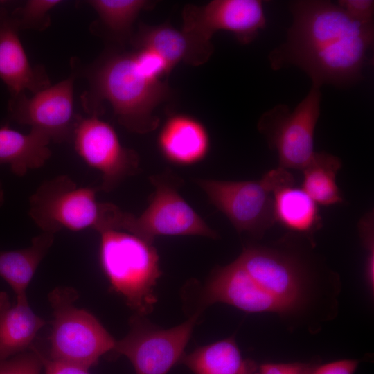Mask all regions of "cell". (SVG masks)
<instances>
[{
    "mask_svg": "<svg viewBox=\"0 0 374 374\" xmlns=\"http://www.w3.org/2000/svg\"><path fill=\"white\" fill-rule=\"evenodd\" d=\"M341 159L326 152H315L302 170L301 188L318 204L332 206L344 202V197L336 182L341 168Z\"/></svg>",
    "mask_w": 374,
    "mask_h": 374,
    "instance_id": "22",
    "label": "cell"
},
{
    "mask_svg": "<svg viewBox=\"0 0 374 374\" xmlns=\"http://www.w3.org/2000/svg\"><path fill=\"white\" fill-rule=\"evenodd\" d=\"M10 305L8 294L6 292H0V317Z\"/></svg>",
    "mask_w": 374,
    "mask_h": 374,
    "instance_id": "32",
    "label": "cell"
},
{
    "mask_svg": "<svg viewBox=\"0 0 374 374\" xmlns=\"http://www.w3.org/2000/svg\"><path fill=\"white\" fill-rule=\"evenodd\" d=\"M62 2L60 0H28L10 15L19 30L43 31L51 25L50 10Z\"/></svg>",
    "mask_w": 374,
    "mask_h": 374,
    "instance_id": "24",
    "label": "cell"
},
{
    "mask_svg": "<svg viewBox=\"0 0 374 374\" xmlns=\"http://www.w3.org/2000/svg\"><path fill=\"white\" fill-rule=\"evenodd\" d=\"M45 323L29 305L26 294L17 296L15 304L0 317V361L31 348Z\"/></svg>",
    "mask_w": 374,
    "mask_h": 374,
    "instance_id": "19",
    "label": "cell"
},
{
    "mask_svg": "<svg viewBox=\"0 0 374 374\" xmlns=\"http://www.w3.org/2000/svg\"><path fill=\"white\" fill-rule=\"evenodd\" d=\"M73 66V65H72ZM74 73L84 75L89 89L81 96L87 115L100 116L103 102L112 105L118 123L130 132L145 134L154 130L159 118L155 109L170 95L166 82L146 76L138 66L134 52L111 51Z\"/></svg>",
    "mask_w": 374,
    "mask_h": 374,
    "instance_id": "3",
    "label": "cell"
},
{
    "mask_svg": "<svg viewBox=\"0 0 374 374\" xmlns=\"http://www.w3.org/2000/svg\"><path fill=\"white\" fill-rule=\"evenodd\" d=\"M50 139L30 130L24 134L10 128L8 123L0 127V166L8 164L17 176L42 167L51 156Z\"/></svg>",
    "mask_w": 374,
    "mask_h": 374,
    "instance_id": "17",
    "label": "cell"
},
{
    "mask_svg": "<svg viewBox=\"0 0 374 374\" xmlns=\"http://www.w3.org/2000/svg\"><path fill=\"white\" fill-rule=\"evenodd\" d=\"M197 182L239 233L261 238L276 222L274 191L294 185L295 180L287 170L278 167L255 181L199 179Z\"/></svg>",
    "mask_w": 374,
    "mask_h": 374,
    "instance_id": "7",
    "label": "cell"
},
{
    "mask_svg": "<svg viewBox=\"0 0 374 374\" xmlns=\"http://www.w3.org/2000/svg\"><path fill=\"white\" fill-rule=\"evenodd\" d=\"M155 187L148 208L139 216L119 211L115 230L127 231L152 243L159 235H201L217 238L211 229L177 190L172 177L152 176Z\"/></svg>",
    "mask_w": 374,
    "mask_h": 374,
    "instance_id": "8",
    "label": "cell"
},
{
    "mask_svg": "<svg viewBox=\"0 0 374 374\" xmlns=\"http://www.w3.org/2000/svg\"><path fill=\"white\" fill-rule=\"evenodd\" d=\"M255 374H260L259 373L256 372Z\"/></svg>",
    "mask_w": 374,
    "mask_h": 374,
    "instance_id": "34",
    "label": "cell"
},
{
    "mask_svg": "<svg viewBox=\"0 0 374 374\" xmlns=\"http://www.w3.org/2000/svg\"><path fill=\"white\" fill-rule=\"evenodd\" d=\"M198 314L185 322L163 330L133 321L130 332L116 341L112 351L127 357L136 374H167L184 356Z\"/></svg>",
    "mask_w": 374,
    "mask_h": 374,
    "instance_id": "11",
    "label": "cell"
},
{
    "mask_svg": "<svg viewBox=\"0 0 374 374\" xmlns=\"http://www.w3.org/2000/svg\"><path fill=\"white\" fill-rule=\"evenodd\" d=\"M54 235L42 232L33 238L26 248L0 251V277L10 285L16 296L26 294L37 267L54 242Z\"/></svg>",
    "mask_w": 374,
    "mask_h": 374,
    "instance_id": "21",
    "label": "cell"
},
{
    "mask_svg": "<svg viewBox=\"0 0 374 374\" xmlns=\"http://www.w3.org/2000/svg\"><path fill=\"white\" fill-rule=\"evenodd\" d=\"M19 31L10 12L0 8V79L10 97L26 91L34 94L51 85L45 69L29 62Z\"/></svg>",
    "mask_w": 374,
    "mask_h": 374,
    "instance_id": "14",
    "label": "cell"
},
{
    "mask_svg": "<svg viewBox=\"0 0 374 374\" xmlns=\"http://www.w3.org/2000/svg\"><path fill=\"white\" fill-rule=\"evenodd\" d=\"M88 3L98 14L96 24L112 38L123 43L132 37L133 24L139 13L151 8L155 2L145 0H90Z\"/></svg>",
    "mask_w": 374,
    "mask_h": 374,
    "instance_id": "23",
    "label": "cell"
},
{
    "mask_svg": "<svg viewBox=\"0 0 374 374\" xmlns=\"http://www.w3.org/2000/svg\"><path fill=\"white\" fill-rule=\"evenodd\" d=\"M275 222L315 244L313 237L322 226L318 204L301 188L294 185L274 193Z\"/></svg>",
    "mask_w": 374,
    "mask_h": 374,
    "instance_id": "18",
    "label": "cell"
},
{
    "mask_svg": "<svg viewBox=\"0 0 374 374\" xmlns=\"http://www.w3.org/2000/svg\"><path fill=\"white\" fill-rule=\"evenodd\" d=\"M133 52L138 66L146 76L161 80V77L170 73L165 60L155 51L139 48Z\"/></svg>",
    "mask_w": 374,
    "mask_h": 374,
    "instance_id": "27",
    "label": "cell"
},
{
    "mask_svg": "<svg viewBox=\"0 0 374 374\" xmlns=\"http://www.w3.org/2000/svg\"><path fill=\"white\" fill-rule=\"evenodd\" d=\"M359 235L365 251L364 279L371 294L374 292V214L369 211L359 220Z\"/></svg>",
    "mask_w": 374,
    "mask_h": 374,
    "instance_id": "25",
    "label": "cell"
},
{
    "mask_svg": "<svg viewBox=\"0 0 374 374\" xmlns=\"http://www.w3.org/2000/svg\"><path fill=\"white\" fill-rule=\"evenodd\" d=\"M182 30L207 42L217 31L233 33L247 44L266 26L262 1L213 0L203 6L187 4L182 11Z\"/></svg>",
    "mask_w": 374,
    "mask_h": 374,
    "instance_id": "13",
    "label": "cell"
},
{
    "mask_svg": "<svg viewBox=\"0 0 374 374\" xmlns=\"http://www.w3.org/2000/svg\"><path fill=\"white\" fill-rule=\"evenodd\" d=\"M75 76L73 73L30 98L25 92L10 97L8 104L10 118L45 134L51 141H71L77 115L73 112Z\"/></svg>",
    "mask_w": 374,
    "mask_h": 374,
    "instance_id": "12",
    "label": "cell"
},
{
    "mask_svg": "<svg viewBox=\"0 0 374 374\" xmlns=\"http://www.w3.org/2000/svg\"><path fill=\"white\" fill-rule=\"evenodd\" d=\"M311 249L288 237L244 247L235 260L211 272L201 304L271 313L289 329L317 333L338 314L341 283Z\"/></svg>",
    "mask_w": 374,
    "mask_h": 374,
    "instance_id": "1",
    "label": "cell"
},
{
    "mask_svg": "<svg viewBox=\"0 0 374 374\" xmlns=\"http://www.w3.org/2000/svg\"><path fill=\"white\" fill-rule=\"evenodd\" d=\"M317 364L312 363H267L259 366L260 374H311Z\"/></svg>",
    "mask_w": 374,
    "mask_h": 374,
    "instance_id": "29",
    "label": "cell"
},
{
    "mask_svg": "<svg viewBox=\"0 0 374 374\" xmlns=\"http://www.w3.org/2000/svg\"><path fill=\"white\" fill-rule=\"evenodd\" d=\"M194 374H255L256 364L244 359L233 337L199 347L181 359Z\"/></svg>",
    "mask_w": 374,
    "mask_h": 374,
    "instance_id": "20",
    "label": "cell"
},
{
    "mask_svg": "<svg viewBox=\"0 0 374 374\" xmlns=\"http://www.w3.org/2000/svg\"><path fill=\"white\" fill-rule=\"evenodd\" d=\"M337 5L353 19L363 24H373L374 1L340 0Z\"/></svg>",
    "mask_w": 374,
    "mask_h": 374,
    "instance_id": "28",
    "label": "cell"
},
{
    "mask_svg": "<svg viewBox=\"0 0 374 374\" xmlns=\"http://www.w3.org/2000/svg\"><path fill=\"white\" fill-rule=\"evenodd\" d=\"M289 8L292 24L287 40L269 55L271 68L296 66L319 87L359 81L373 47V24L353 19L329 1H293Z\"/></svg>",
    "mask_w": 374,
    "mask_h": 374,
    "instance_id": "2",
    "label": "cell"
},
{
    "mask_svg": "<svg viewBox=\"0 0 374 374\" xmlns=\"http://www.w3.org/2000/svg\"><path fill=\"white\" fill-rule=\"evenodd\" d=\"M45 374H90L88 369L82 366L52 359L42 354Z\"/></svg>",
    "mask_w": 374,
    "mask_h": 374,
    "instance_id": "30",
    "label": "cell"
},
{
    "mask_svg": "<svg viewBox=\"0 0 374 374\" xmlns=\"http://www.w3.org/2000/svg\"><path fill=\"white\" fill-rule=\"evenodd\" d=\"M130 39L136 48H145L157 53L165 60L170 71L181 62L193 66L203 64L214 51L211 42L166 24H141Z\"/></svg>",
    "mask_w": 374,
    "mask_h": 374,
    "instance_id": "15",
    "label": "cell"
},
{
    "mask_svg": "<svg viewBox=\"0 0 374 374\" xmlns=\"http://www.w3.org/2000/svg\"><path fill=\"white\" fill-rule=\"evenodd\" d=\"M158 146L164 158L180 166L197 163L208 152L207 130L197 119L175 114L164 123L158 136Z\"/></svg>",
    "mask_w": 374,
    "mask_h": 374,
    "instance_id": "16",
    "label": "cell"
},
{
    "mask_svg": "<svg viewBox=\"0 0 374 374\" xmlns=\"http://www.w3.org/2000/svg\"><path fill=\"white\" fill-rule=\"evenodd\" d=\"M3 202H4V192L3 190L1 182L0 181V207L2 206Z\"/></svg>",
    "mask_w": 374,
    "mask_h": 374,
    "instance_id": "33",
    "label": "cell"
},
{
    "mask_svg": "<svg viewBox=\"0 0 374 374\" xmlns=\"http://www.w3.org/2000/svg\"><path fill=\"white\" fill-rule=\"evenodd\" d=\"M42 353L33 346L31 350L0 361V374H40Z\"/></svg>",
    "mask_w": 374,
    "mask_h": 374,
    "instance_id": "26",
    "label": "cell"
},
{
    "mask_svg": "<svg viewBox=\"0 0 374 374\" xmlns=\"http://www.w3.org/2000/svg\"><path fill=\"white\" fill-rule=\"evenodd\" d=\"M312 84L308 95L291 112L278 104L260 116L258 129L278 154L280 168L302 170L314 154V135L321 112V92Z\"/></svg>",
    "mask_w": 374,
    "mask_h": 374,
    "instance_id": "9",
    "label": "cell"
},
{
    "mask_svg": "<svg viewBox=\"0 0 374 374\" xmlns=\"http://www.w3.org/2000/svg\"><path fill=\"white\" fill-rule=\"evenodd\" d=\"M99 233L100 265L112 289L139 314H148L157 301L154 288L161 274L155 248L121 230Z\"/></svg>",
    "mask_w": 374,
    "mask_h": 374,
    "instance_id": "4",
    "label": "cell"
},
{
    "mask_svg": "<svg viewBox=\"0 0 374 374\" xmlns=\"http://www.w3.org/2000/svg\"><path fill=\"white\" fill-rule=\"evenodd\" d=\"M359 360L343 359L323 365H317L311 374H354Z\"/></svg>",
    "mask_w": 374,
    "mask_h": 374,
    "instance_id": "31",
    "label": "cell"
},
{
    "mask_svg": "<svg viewBox=\"0 0 374 374\" xmlns=\"http://www.w3.org/2000/svg\"><path fill=\"white\" fill-rule=\"evenodd\" d=\"M72 140L79 157L101 173L100 191L111 192L139 170L138 154L124 147L114 127L98 116L77 114Z\"/></svg>",
    "mask_w": 374,
    "mask_h": 374,
    "instance_id": "10",
    "label": "cell"
},
{
    "mask_svg": "<svg viewBox=\"0 0 374 374\" xmlns=\"http://www.w3.org/2000/svg\"><path fill=\"white\" fill-rule=\"evenodd\" d=\"M99 188L79 186L68 175L44 181L29 198L28 214L42 231L55 234L62 230L108 229L114 204L98 202Z\"/></svg>",
    "mask_w": 374,
    "mask_h": 374,
    "instance_id": "5",
    "label": "cell"
},
{
    "mask_svg": "<svg viewBox=\"0 0 374 374\" xmlns=\"http://www.w3.org/2000/svg\"><path fill=\"white\" fill-rule=\"evenodd\" d=\"M48 298L53 317L49 358L89 369L113 350L116 340L92 314L74 305L78 298L74 288L56 287Z\"/></svg>",
    "mask_w": 374,
    "mask_h": 374,
    "instance_id": "6",
    "label": "cell"
}]
</instances>
